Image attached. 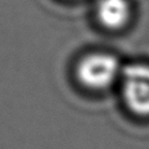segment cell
Wrapping results in <instances>:
<instances>
[{"mask_svg":"<svg viewBox=\"0 0 149 149\" xmlns=\"http://www.w3.org/2000/svg\"><path fill=\"white\" fill-rule=\"evenodd\" d=\"M120 73L118 60L109 54H91L85 56L77 66V77L91 90H103L113 85Z\"/></svg>","mask_w":149,"mask_h":149,"instance_id":"1","label":"cell"},{"mask_svg":"<svg viewBox=\"0 0 149 149\" xmlns=\"http://www.w3.org/2000/svg\"><path fill=\"white\" fill-rule=\"evenodd\" d=\"M120 74L127 107L138 116H149V66L133 63L124 67Z\"/></svg>","mask_w":149,"mask_h":149,"instance_id":"2","label":"cell"},{"mask_svg":"<svg viewBox=\"0 0 149 149\" xmlns=\"http://www.w3.org/2000/svg\"><path fill=\"white\" fill-rule=\"evenodd\" d=\"M96 15L104 27L118 30L129 21L130 5L128 0H98Z\"/></svg>","mask_w":149,"mask_h":149,"instance_id":"3","label":"cell"}]
</instances>
